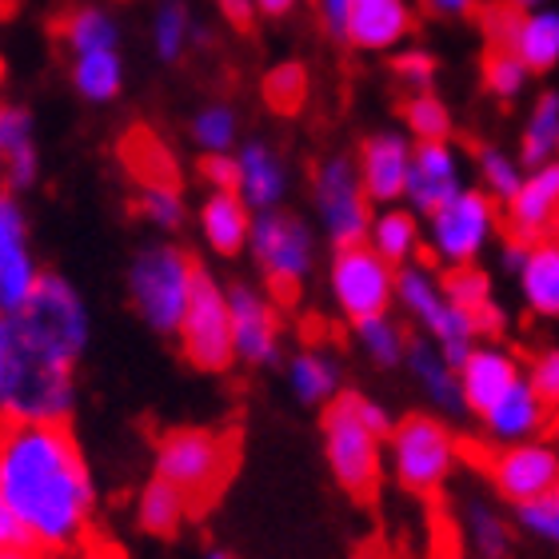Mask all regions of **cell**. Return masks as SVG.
<instances>
[{"label":"cell","instance_id":"obj_1","mask_svg":"<svg viewBox=\"0 0 559 559\" xmlns=\"http://www.w3.org/2000/svg\"><path fill=\"white\" fill-rule=\"evenodd\" d=\"M0 496L40 556H76L93 536L96 484L69 424L9 419L0 428Z\"/></svg>","mask_w":559,"mask_h":559},{"label":"cell","instance_id":"obj_2","mask_svg":"<svg viewBox=\"0 0 559 559\" xmlns=\"http://www.w3.org/2000/svg\"><path fill=\"white\" fill-rule=\"evenodd\" d=\"M396 428L392 412L380 400L364 396V392H344L324 408V460L328 472L348 496H372L384 479V448L388 436Z\"/></svg>","mask_w":559,"mask_h":559},{"label":"cell","instance_id":"obj_3","mask_svg":"<svg viewBox=\"0 0 559 559\" xmlns=\"http://www.w3.org/2000/svg\"><path fill=\"white\" fill-rule=\"evenodd\" d=\"M12 324H16L24 356L52 364V368H72V372H76V364L93 340V312L76 292V284L60 272L40 276L33 300L12 316Z\"/></svg>","mask_w":559,"mask_h":559},{"label":"cell","instance_id":"obj_4","mask_svg":"<svg viewBox=\"0 0 559 559\" xmlns=\"http://www.w3.org/2000/svg\"><path fill=\"white\" fill-rule=\"evenodd\" d=\"M388 476L412 496H440L464 464V443L455 436L452 419L436 412H412L396 419L384 448Z\"/></svg>","mask_w":559,"mask_h":559},{"label":"cell","instance_id":"obj_5","mask_svg":"<svg viewBox=\"0 0 559 559\" xmlns=\"http://www.w3.org/2000/svg\"><path fill=\"white\" fill-rule=\"evenodd\" d=\"M197 276L200 264L188 248L173 245V240H152L132 252L124 280H129V300L140 320L160 336H176L188 300L197 292Z\"/></svg>","mask_w":559,"mask_h":559},{"label":"cell","instance_id":"obj_6","mask_svg":"<svg viewBox=\"0 0 559 559\" xmlns=\"http://www.w3.org/2000/svg\"><path fill=\"white\" fill-rule=\"evenodd\" d=\"M503 209L484 188H464L443 209L424 216V257L440 272L472 269L500 245Z\"/></svg>","mask_w":559,"mask_h":559},{"label":"cell","instance_id":"obj_7","mask_svg":"<svg viewBox=\"0 0 559 559\" xmlns=\"http://www.w3.org/2000/svg\"><path fill=\"white\" fill-rule=\"evenodd\" d=\"M236 467V443L228 431L216 428H173L156 440L152 452V476L168 479L188 500H216Z\"/></svg>","mask_w":559,"mask_h":559},{"label":"cell","instance_id":"obj_8","mask_svg":"<svg viewBox=\"0 0 559 559\" xmlns=\"http://www.w3.org/2000/svg\"><path fill=\"white\" fill-rule=\"evenodd\" d=\"M396 312L404 316V324L416 328V336L431 340L448 360L460 368L467 352L479 344V332L472 324V316L460 312L448 292H443V272L428 260H416L408 269H400L396 276Z\"/></svg>","mask_w":559,"mask_h":559},{"label":"cell","instance_id":"obj_9","mask_svg":"<svg viewBox=\"0 0 559 559\" xmlns=\"http://www.w3.org/2000/svg\"><path fill=\"white\" fill-rule=\"evenodd\" d=\"M252 264L280 304L296 300L316 272V228L292 209L260 212L248 236Z\"/></svg>","mask_w":559,"mask_h":559},{"label":"cell","instance_id":"obj_10","mask_svg":"<svg viewBox=\"0 0 559 559\" xmlns=\"http://www.w3.org/2000/svg\"><path fill=\"white\" fill-rule=\"evenodd\" d=\"M308 200H312L316 224L332 248H356L368 240L376 204L368 200L348 152H328L312 164L308 176Z\"/></svg>","mask_w":559,"mask_h":559},{"label":"cell","instance_id":"obj_11","mask_svg":"<svg viewBox=\"0 0 559 559\" xmlns=\"http://www.w3.org/2000/svg\"><path fill=\"white\" fill-rule=\"evenodd\" d=\"M176 344L197 372L221 376L236 364V344H233V312H228V284L221 276H212L209 269H200L197 292L188 300V312L176 328Z\"/></svg>","mask_w":559,"mask_h":559},{"label":"cell","instance_id":"obj_12","mask_svg":"<svg viewBox=\"0 0 559 559\" xmlns=\"http://www.w3.org/2000/svg\"><path fill=\"white\" fill-rule=\"evenodd\" d=\"M396 276L400 269H392L368 245L332 248V260H328V296H332L336 312L348 324H360L368 316L396 308Z\"/></svg>","mask_w":559,"mask_h":559},{"label":"cell","instance_id":"obj_13","mask_svg":"<svg viewBox=\"0 0 559 559\" xmlns=\"http://www.w3.org/2000/svg\"><path fill=\"white\" fill-rule=\"evenodd\" d=\"M228 312H233L236 364L272 368L284 356V316L280 300L257 280H228Z\"/></svg>","mask_w":559,"mask_h":559},{"label":"cell","instance_id":"obj_14","mask_svg":"<svg viewBox=\"0 0 559 559\" xmlns=\"http://www.w3.org/2000/svg\"><path fill=\"white\" fill-rule=\"evenodd\" d=\"M484 476H488L491 496L508 508L539 500L544 491L559 484V448L551 436L544 440L512 443V448H491L484 460Z\"/></svg>","mask_w":559,"mask_h":559},{"label":"cell","instance_id":"obj_15","mask_svg":"<svg viewBox=\"0 0 559 559\" xmlns=\"http://www.w3.org/2000/svg\"><path fill=\"white\" fill-rule=\"evenodd\" d=\"M45 269L36 264L33 228L21 197L0 188V316H16L33 300Z\"/></svg>","mask_w":559,"mask_h":559},{"label":"cell","instance_id":"obj_16","mask_svg":"<svg viewBox=\"0 0 559 559\" xmlns=\"http://www.w3.org/2000/svg\"><path fill=\"white\" fill-rule=\"evenodd\" d=\"M464 188H472V180H467V156L455 140L416 144L408 188H404V204L416 212L419 221L431 216L436 209H443L448 200H455Z\"/></svg>","mask_w":559,"mask_h":559},{"label":"cell","instance_id":"obj_17","mask_svg":"<svg viewBox=\"0 0 559 559\" xmlns=\"http://www.w3.org/2000/svg\"><path fill=\"white\" fill-rule=\"evenodd\" d=\"M72 408H76V372L33 360L21 348V368H16V384H12L9 419H24V424H69Z\"/></svg>","mask_w":559,"mask_h":559},{"label":"cell","instance_id":"obj_18","mask_svg":"<svg viewBox=\"0 0 559 559\" xmlns=\"http://www.w3.org/2000/svg\"><path fill=\"white\" fill-rule=\"evenodd\" d=\"M412 152H416V140H412L404 129H376L360 140V148H356L352 160H356L360 185L376 209L404 204V188H408V173H412Z\"/></svg>","mask_w":559,"mask_h":559},{"label":"cell","instance_id":"obj_19","mask_svg":"<svg viewBox=\"0 0 559 559\" xmlns=\"http://www.w3.org/2000/svg\"><path fill=\"white\" fill-rule=\"evenodd\" d=\"M503 233L524 245L559 236V164L527 168L520 192L503 204Z\"/></svg>","mask_w":559,"mask_h":559},{"label":"cell","instance_id":"obj_20","mask_svg":"<svg viewBox=\"0 0 559 559\" xmlns=\"http://www.w3.org/2000/svg\"><path fill=\"white\" fill-rule=\"evenodd\" d=\"M236 197L245 200L257 216L260 212L288 209L292 168L269 140H240V148H236Z\"/></svg>","mask_w":559,"mask_h":559},{"label":"cell","instance_id":"obj_21","mask_svg":"<svg viewBox=\"0 0 559 559\" xmlns=\"http://www.w3.org/2000/svg\"><path fill=\"white\" fill-rule=\"evenodd\" d=\"M520 380H524V360L500 340H479L460 360V388H464L467 416H484Z\"/></svg>","mask_w":559,"mask_h":559},{"label":"cell","instance_id":"obj_22","mask_svg":"<svg viewBox=\"0 0 559 559\" xmlns=\"http://www.w3.org/2000/svg\"><path fill=\"white\" fill-rule=\"evenodd\" d=\"M551 416H556V412L532 392V384H527V376H524L512 392H503V396L476 419H479V431H484V443H488V448H512V443L551 436Z\"/></svg>","mask_w":559,"mask_h":559},{"label":"cell","instance_id":"obj_23","mask_svg":"<svg viewBox=\"0 0 559 559\" xmlns=\"http://www.w3.org/2000/svg\"><path fill=\"white\" fill-rule=\"evenodd\" d=\"M455 532L467 559H515V520L491 496H464L455 508Z\"/></svg>","mask_w":559,"mask_h":559},{"label":"cell","instance_id":"obj_24","mask_svg":"<svg viewBox=\"0 0 559 559\" xmlns=\"http://www.w3.org/2000/svg\"><path fill=\"white\" fill-rule=\"evenodd\" d=\"M40 180V144H36V120L21 100L0 96V188L28 192Z\"/></svg>","mask_w":559,"mask_h":559},{"label":"cell","instance_id":"obj_25","mask_svg":"<svg viewBox=\"0 0 559 559\" xmlns=\"http://www.w3.org/2000/svg\"><path fill=\"white\" fill-rule=\"evenodd\" d=\"M404 372L412 376V384L419 388L424 404H428L436 416H443V419L467 416L464 388H460V368H455L431 340L412 332L408 356H404Z\"/></svg>","mask_w":559,"mask_h":559},{"label":"cell","instance_id":"obj_26","mask_svg":"<svg viewBox=\"0 0 559 559\" xmlns=\"http://www.w3.org/2000/svg\"><path fill=\"white\" fill-rule=\"evenodd\" d=\"M416 9L412 0H356L344 45L360 52H400L412 40Z\"/></svg>","mask_w":559,"mask_h":559},{"label":"cell","instance_id":"obj_27","mask_svg":"<svg viewBox=\"0 0 559 559\" xmlns=\"http://www.w3.org/2000/svg\"><path fill=\"white\" fill-rule=\"evenodd\" d=\"M257 212L236 197L233 188H209L197 204V233L212 257L233 260L248 252V236H252Z\"/></svg>","mask_w":559,"mask_h":559},{"label":"cell","instance_id":"obj_28","mask_svg":"<svg viewBox=\"0 0 559 559\" xmlns=\"http://www.w3.org/2000/svg\"><path fill=\"white\" fill-rule=\"evenodd\" d=\"M284 376H288L292 396L300 400L304 408H328L332 400L348 392L344 388V364L324 344H304V348L292 352Z\"/></svg>","mask_w":559,"mask_h":559},{"label":"cell","instance_id":"obj_29","mask_svg":"<svg viewBox=\"0 0 559 559\" xmlns=\"http://www.w3.org/2000/svg\"><path fill=\"white\" fill-rule=\"evenodd\" d=\"M364 245L380 252V257L392 264V269H408L416 260H424V221L408 204H388V209H376L372 228H368V240Z\"/></svg>","mask_w":559,"mask_h":559},{"label":"cell","instance_id":"obj_30","mask_svg":"<svg viewBox=\"0 0 559 559\" xmlns=\"http://www.w3.org/2000/svg\"><path fill=\"white\" fill-rule=\"evenodd\" d=\"M515 292L536 320H559V236L527 245L524 269L515 272Z\"/></svg>","mask_w":559,"mask_h":559},{"label":"cell","instance_id":"obj_31","mask_svg":"<svg viewBox=\"0 0 559 559\" xmlns=\"http://www.w3.org/2000/svg\"><path fill=\"white\" fill-rule=\"evenodd\" d=\"M57 36L64 40L69 57H88V52H120V21L108 4L84 0L72 4L57 21Z\"/></svg>","mask_w":559,"mask_h":559},{"label":"cell","instance_id":"obj_32","mask_svg":"<svg viewBox=\"0 0 559 559\" xmlns=\"http://www.w3.org/2000/svg\"><path fill=\"white\" fill-rule=\"evenodd\" d=\"M520 160L524 168H539V164H559V93L544 88L532 96L520 129Z\"/></svg>","mask_w":559,"mask_h":559},{"label":"cell","instance_id":"obj_33","mask_svg":"<svg viewBox=\"0 0 559 559\" xmlns=\"http://www.w3.org/2000/svg\"><path fill=\"white\" fill-rule=\"evenodd\" d=\"M508 52H515V57L524 60L536 76L556 72L559 69V9L556 4L536 9V12H524Z\"/></svg>","mask_w":559,"mask_h":559},{"label":"cell","instance_id":"obj_34","mask_svg":"<svg viewBox=\"0 0 559 559\" xmlns=\"http://www.w3.org/2000/svg\"><path fill=\"white\" fill-rule=\"evenodd\" d=\"M352 340H356V348L364 352V360L376 364V368H404L412 332H408V324H404V316L380 312V316L360 320V324H352Z\"/></svg>","mask_w":559,"mask_h":559},{"label":"cell","instance_id":"obj_35","mask_svg":"<svg viewBox=\"0 0 559 559\" xmlns=\"http://www.w3.org/2000/svg\"><path fill=\"white\" fill-rule=\"evenodd\" d=\"M192 508H197V503L160 476H152L148 484L136 491V524H140V532H148V536H173V532H180L185 520L192 515Z\"/></svg>","mask_w":559,"mask_h":559},{"label":"cell","instance_id":"obj_36","mask_svg":"<svg viewBox=\"0 0 559 559\" xmlns=\"http://www.w3.org/2000/svg\"><path fill=\"white\" fill-rule=\"evenodd\" d=\"M69 81L84 105H112V100L124 93V60H120V52L72 57Z\"/></svg>","mask_w":559,"mask_h":559},{"label":"cell","instance_id":"obj_37","mask_svg":"<svg viewBox=\"0 0 559 559\" xmlns=\"http://www.w3.org/2000/svg\"><path fill=\"white\" fill-rule=\"evenodd\" d=\"M192 36H197V16H192V9H188L185 0H160L148 24L152 52L164 64H180L192 52Z\"/></svg>","mask_w":559,"mask_h":559},{"label":"cell","instance_id":"obj_38","mask_svg":"<svg viewBox=\"0 0 559 559\" xmlns=\"http://www.w3.org/2000/svg\"><path fill=\"white\" fill-rule=\"evenodd\" d=\"M472 168H476V188H484L500 209L520 192V185H524L527 176L520 152H508L500 144H479Z\"/></svg>","mask_w":559,"mask_h":559},{"label":"cell","instance_id":"obj_39","mask_svg":"<svg viewBox=\"0 0 559 559\" xmlns=\"http://www.w3.org/2000/svg\"><path fill=\"white\" fill-rule=\"evenodd\" d=\"M188 136L200 148V156H228V152L240 148V117H236V108L228 100L200 105L192 112Z\"/></svg>","mask_w":559,"mask_h":559},{"label":"cell","instance_id":"obj_40","mask_svg":"<svg viewBox=\"0 0 559 559\" xmlns=\"http://www.w3.org/2000/svg\"><path fill=\"white\" fill-rule=\"evenodd\" d=\"M479 81H484V93L491 100H500V105H515V100H524L532 81H536V72L527 69L524 60L508 52V48H488V57L479 64Z\"/></svg>","mask_w":559,"mask_h":559},{"label":"cell","instance_id":"obj_41","mask_svg":"<svg viewBox=\"0 0 559 559\" xmlns=\"http://www.w3.org/2000/svg\"><path fill=\"white\" fill-rule=\"evenodd\" d=\"M400 120H404V132H408L416 144H428V140H452V132H455L452 108H448V100L436 93L404 96Z\"/></svg>","mask_w":559,"mask_h":559},{"label":"cell","instance_id":"obj_42","mask_svg":"<svg viewBox=\"0 0 559 559\" xmlns=\"http://www.w3.org/2000/svg\"><path fill=\"white\" fill-rule=\"evenodd\" d=\"M312 93V76L304 69L300 60H280L264 72V81H260V96H264V105L280 117H292V112H300L304 100Z\"/></svg>","mask_w":559,"mask_h":559},{"label":"cell","instance_id":"obj_43","mask_svg":"<svg viewBox=\"0 0 559 559\" xmlns=\"http://www.w3.org/2000/svg\"><path fill=\"white\" fill-rule=\"evenodd\" d=\"M120 152H124V160H129L132 176H136V185H156V180H164V185H180L173 152H168L164 140L152 136V132H144V129L132 132Z\"/></svg>","mask_w":559,"mask_h":559},{"label":"cell","instance_id":"obj_44","mask_svg":"<svg viewBox=\"0 0 559 559\" xmlns=\"http://www.w3.org/2000/svg\"><path fill=\"white\" fill-rule=\"evenodd\" d=\"M136 212L140 221L152 224L156 233H180L188 224V200L180 192V185H140L136 188Z\"/></svg>","mask_w":559,"mask_h":559},{"label":"cell","instance_id":"obj_45","mask_svg":"<svg viewBox=\"0 0 559 559\" xmlns=\"http://www.w3.org/2000/svg\"><path fill=\"white\" fill-rule=\"evenodd\" d=\"M512 520L515 532L524 539H532V544L548 551H559V484L551 491H544L539 500L512 508Z\"/></svg>","mask_w":559,"mask_h":559},{"label":"cell","instance_id":"obj_46","mask_svg":"<svg viewBox=\"0 0 559 559\" xmlns=\"http://www.w3.org/2000/svg\"><path fill=\"white\" fill-rule=\"evenodd\" d=\"M443 292H448V300H452L460 312L472 316V324H476V316H484L491 304H496V284H491V272H484L479 264H472V269L443 272Z\"/></svg>","mask_w":559,"mask_h":559},{"label":"cell","instance_id":"obj_47","mask_svg":"<svg viewBox=\"0 0 559 559\" xmlns=\"http://www.w3.org/2000/svg\"><path fill=\"white\" fill-rule=\"evenodd\" d=\"M392 76L404 93H431L436 88V76H440V64L431 57L428 48L419 45H404L400 52H392Z\"/></svg>","mask_w":559,"mask_h":559},{"label":"cell","instance_id":"obj_48","mask_svg":"<svg viewBox=\"0 0 559 559\" xmlns=\"http://www.w3.org/2000/svg\"><path fill=\"white\" fill-rule=\"evenodd\" d=\"M524 376H527V384H532V392L556 412L559 408V348L556 344L532 352L524 360Z\"/></svg>","mask_w":559,"mask_h":559},{"label":"cell","instance_id":"obj_49","mask_svg":"<svg viewBox=\"0 0 559 559\" xmlns=\"http://www.w3.org/2000/svg\"><path fill=\"white\" fill-rule=\"evenodd\" d=\"M16 368H21V340H16V324H12V316H0V428L9 424Z\"/></svg>","mask_w":559,"mask_h":559},{"label":"cell","instance_id":"obj_50","mask_svg":"<svg viewBox=\"0 0 559 559\" xmlns=\"http://www.w3.org/2000/svg\"><path fill=\"white\" fill-rule=\"evenodd\" d=\"M520 16H524V12H515L512 4H503V0L484 4V9H479V33H484L488 48H512Z\"/></svg>","mask_w":559,"mask_h":559},{"label":"cell","instance_id":"obj_51","mask_svg":"<svg viewBox=\"0 0 559 559\" xmlns=\"http://www.w3.org/2000/svg\"><path fill=\"white\" fill-rule=\"evenodd\" d=\"M200 180L209 188H233L236 192V152H228V156H200Z\"/></svg>","mask_w":559,"mask_h":559},{"label":"cell","instance_id":"obj_52","mask_svg":"<svg viewBox=\"0 0 559 559\" xmlns=\"http://www.w3.org/2000/svg\"><path fill=\"white\" fill-rule=\"evenodd\" d=\"M416 4L436 21H467V16H479V9H484V0H416Z\"/></svg>","mask_w":559,"mask_h":559},{"label":"cell","instance_id":"obj_53","mask_svg":"<svg viewBox=\"0 0 559 559\" xmlns=\"http://www.w3.org/2000/svg\"><path fill=\"white\" fill-rule=\"evenodd\" d=\"M312 4H316V12H320L324 33L344 40V33H348V16H352V0H312Z\"/></svg>","mask_w":559,"mask_h":559},{"label":"cell","instance_id":"obj_54","mask_svg":"<svg viewBox=\"0 0 559 559\" xmlns=\"http://www.w3.org/2000/svg\"><path fill=\"white\" fill-rule=\"evenodd\" d=\"M216 9H221V16L233 28H252V21H257V0H216Z\"/></svg>","mask_w":559,"mask_h":559},{"label":"cell","instance_id":"obj_55","mask_svg":"<svg viewBox=\"0 0 559 559\" xmlns=\"http://www.w3.org/2000/svg\"><path fill=\"white\" fill-rule=\"evenodd\" d=\"M496 252H500V269L515 280V272L524 269V260H527V245H524V240H512V236H503Z\"/></svg>","mask_w":559,"mask_h":559},{"label":"cell","instance_id":"obj_56","mask_svg":"<svg viewBox=\"0 0 559 559\" xmlns=\"http://www.w3.org/2000/svg\"><path fill=\"white\" fill-rule=\"evenodd\" d=\"M308 0H257V12L269 16V21H284V16H296Z\"/></svg>","mask_w":559,"mask_h":559},{"label":"cell","instance_id":"obj_57","mask_svg":"<svg viewBox=\"0 0 559 559\" xmlns=\"http://www.w3.org/2000/svg\"><path fill=\"white\" fill-rule=\"evenodd\" d=\"M16 544H24V536L21 527H16V520H12L4 496H0V548H16Z\"/></svg>","mask_w":559,"mask_h":559},{"label":"cell","instance_id":"obj_58","mask_svg":"<svg viewBox=\"0 0 559 559\" xmlns=\"http://www.w3.org/2000/svg\"><path fill=\"white\" fill-rule=\"evenodd\" d=\"M0 559H48V556H40V551L28 548V544H16V548H0Z\"/></svg>","mask_w":559,"mask_h":559},{"label":"cell","instance_id":"obj_59","mask_svg":"<svg viewBox=\"0 0 559 559\" xmlns=\"http://www.w3.org/2000/svg\"><path fill=\"white\" fill-rule=\"evenodd\" d=\"M503 4H512L515 12H536V9H548L551 0H503Z\"/></svg>","mask_w":559,"mask_h":559},{"label":"cell","instance_id":"obj_60","mask_svg":"<svg viewBox=\"0 0 559 559\" xmlns=\"http://www.w3.org/2000/svg\"><path fill=\"white\" fill-rule=\"evenodd\" d=\"M200 559H233V556H228L224 548H204L200 551Z\"/></svg>","mask_w":559,"mask_h":559},{"label":"cell","instance_id":"obj_61","mask_svg":"<svg viewBox=\"0 0 559 559\" xmlns=\"http://www.w3.org/2000/svg\"><path fill=\"white\" fill-rule=\"evenodd\" d=\"M551 440H556V448H559V408H556V416H551Z\"/></svg>","mask_w":559,"mask_h":559},{"label":"cell","instance_id":"obj_62","mask_svg":"<svg viewBox=\"0 0 559 559\" xmlns=\"http://www.w3.org/2000/svg\"><path fill=\"white\" fill-rule=\"evenodd\" d=\"M352 4H356V0H352Z\"/></svg>","mask_w":559,"mask_h":559}]
</instances>
